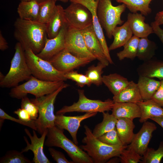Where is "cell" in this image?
Here are the masks:
<instances>
[{"label": "cell", "instance_id": "30", "mask_svg": "<svg viewBox=\"0 0 163 163\" xmlns=\"http://www.w3.org/2000/svg\"><path fill=\"white\" fill-rule=\"evenodd\" d=\"M156 43L148 38H140L137 49L136 57L140 60L146 61L152 58L157 49Z\"/></svg>", "mask_w": 163, "mask_h": 163}, {"label": "cell", "instance_id": "5", "mask_svg": "<svg viewBox=\"0 0 163 163\" xmlns=\"http://www.w3.org/2000/svg\"><path fill=\"white\" fill-rule=\"evenodd\" d=\"M15 53L11 60L9 70L4 78L0 81L2 88H14L20 82L27 81L32 75L26 60L25 50L21 44L17 43Z\"/></svg>", "mask_w": 163, "mask_h": 163}, {"label": "cell", "instance_id": "17", "mask_svg": "<svg viewBox=\"0 0 163 163\" xmlns=\"http://www.w3.org/2000/svg\"><path fill=\"white\" fill-rule=\"evenodd\" d=\"M69 26L67 23L62 27L55 37L46 39L42 50L36 55L39 57L48 61L54 56L65 48V37Z\"/></svg>", "mask_w": 163, "mask_h": 163}, {"label": "cell", "instance_id": "52", "mask_svg": "<svg viewBox=\"0 0 163 163\" xmlns=\"http://www.w3.org/2000/svg\"><path fill=\"white\" fill-rule=\"evenodd\" d=\"M56 2L57 1H60L64 2H68L69 0H54Z\"/></svg>", "mask_w": 163, "mask_h": 163}, {"label": "cell", "instance_id": "37", "mask_svg": "<svg viewBox=\"0 0 163 163\" xmlns=\"http://www.w3.org/2000/svg\"><path fill=\"white\" fill-rule=\"evenodd\" d=\"M32 161L25 157L21 151L11 150L7 152L0 158L1 163H31Z\"/></svg>", "mask_w": 163, "mask_h": 163}, {"label": "cell", "instance_id": "12", "mask_svg": "<svg viewBox=\"0 0 163 163\" xmlns=\"http://www.w3.org/2000/svg\"><path fill=\"white\" fill-rule=\"evenodd\" d=\"M49 61L58 71L66 73L84 66L91 61L77 57L65 48L54 56Z\"/></svg>", "mask_w": 163, "mask_h": 163}, {"label": "cell", "instance_id": "6", "mask_svg": "<svg viewBox=\"0 0 163 163\" xmlns=\"http://www.w3.org/2000/svg\"><path fill=\"white\" fill-rule=\"evenodd\" d=\"M27 63L32 75L44 81L64 82L67 79L65 73L57 70L48 61L38 57L30 49L25 50Z\"/></svg>", "mask_w": 163, "mask_h": 163}, {"label": "cell", "instance_id": "15", "mask_svg": "<svg viewBox=\"0 0 163 163\" xmlns=\"http://www.w3.org/2000/svg\"><path fill=\"white\" fill-rule=\"evenodd\" d=\"M97 113H86L79 116H67L63 114L56 115L55 120V126L58 128L68 131L72 138L73 141L76 145L78 142L77 133L83 120L95 116Z\"/></svg>", "mask_w": 163, "mask_h": 163}, {"label": "cell", "instance_id": "49", "mask_svg": "<svg viewBox=\"0 0 163 163\" xmlns=\"http://www.w3.org/2000/svg\"><path fill=\"white\" fill-rule=\"evenodd\" d=\"M151 119L157 123L163 128V117H154Z\"/></svg>", "mask_w": 163, "mask_h": 163}, {"label": "cell", "instance_id": "32", "mask_svg": "<svg viewBox=\"0 0 163 163\" xmlns=\"http://www.w3.org/2000/svg\"><path fill=\"white\" fill-rule=\"evenodd\" d=\"M118 3L124 4L132 13L139 11L142 14L147 16L152 11L149 7L153 0H116Z\"/></svg>", "mask_w": 163, "mask_h": 163}, {"label": "cell", "instance_id": "26", "mask_svg": "<svg viewBox=\"0 0 163 163\" xmlns=\"http://www.w3.org/2000/svg\"><path fill=\"white\" fill-rule=\"evenodd\" d=\"M135 127L133 120L124 118L117 119L116 128L123 145H127L132 142L135 134L133 130Z\"/></svg>", "mask_w": 163, "mask_h": 163}, {"label": "cell", "instance_id": "11", "mask_svg": "<svg viewBox=\"0 0 163 163\" xmlns=\"http://www.w3.org/2000/svg\"><path fill=\"white\" fill-rule=\"evenodd\" d=\"M65 49L77 57L91 61L96 59L87 48L81 30L68 27L65 37Z\"/></svg>", "mask_w": 163, "mask_h": 163}, {"label": "cell", "instance_id": "44", "mask_svg": "<svg viewBox=\"0 0 163 163\" xmlns=\"http://www.w3.org/2000/svg\"><path fill=\"white\" fill-rule=\"evenodd\" d=\"M151 99L160 106L163 107V79L161 80L159 87Z\"/></svg>", "mask_w": 163, "mask_h": 163}, {"label": "cell", "instance_id": "53", "mask_svg": "<svg viewBox=\"0 0 163 163\" xmlns=\"http://www.w3.org/2000/svg\"></svg>", "mask_w": 163, "mask_h": 163}, {"label": "cell", "instance_id": "34", "mask_svg": "<svg viewBox=\"0 0 163 163\" xmlns=\"http://www.w3.org/2000/svg\"><path fill=\"white\" fill-rule=\"evenodd\" d=\"M54 0H46L39 3L37 21L42 24L48 23L53 15L56 7Z\"/></svg>", "mask_w": 163, "mask_h": 163}, {"label": "cell", "instance_id": "29", "mask_svg": "<svg viewBox=\"0 0 163 163\" xmlns=\"http://www.w3.org/2000/svg\"><path fill=\"white\" fill-rule=\"evenodd\" d=\"M40 5L35 1L20 2L17 8L19 18L21 19L37 21Z\"/></svg>", "mask_w": 163, "mask_h": 163}, {"label": "cell", "instance_id": "1", "mask_svg": "<svg viewBox=\"0 0 163 163\" xmlns=\"http://www.w3.org/2000/svg\"><path fill=\"white\" fill-rule=\"evenodd\" d=\"M14 26V36L25 50L30 49L36 54L40 52L48 38L46 24L18 18Z\"/></svg>", "mask_w": 163, "mask_h": 163}, {"label": "cell", "instance_id": "50", "mask_svg": "<svg viewBox=\"0 0 163 163\" xmlns=\"http://www.w3.org/2000/svg\"><path fill=\"white\" fill-rule=\"evenodd\" d=\"M20 1V2L22 1H35L38 2L39 3H41L43 2H44L46 0H18Z\"/></svg>", "mask_w": 163, "mask_h": 163}, {"label": "cell", "instance_id": "38", "mask_svg": "<svg viewBox=\"0 0 163 163\" xmlns=\"http://www.w3.org/2000/svg\"><path fill=\"white\" fill-rule=\"evenodd\" d=\"M119 158L121 163H138L141 162L142 156L133 150L126 148L123 150Z\"/></svg>", "mask_w": 163, "mask_h": 163}, {"label": "cell", "instance_id": "31", "mask_svg": "<svg viewBox=\"0 0 163 163\" xmlns=\"http://www.w3.org/2000/svg\"><path fill=\"white\" fill-rule=\"evenodd\" d=\"M102 113V121L95 126L92 132L93 135L97 138L115 128L117 121V119L112 114L108 112Z\"/></svg>", "mask_w": 163, "mask_h": 163}, {"label": "cell", "instance_id": "8", "mask_svg": "<svg viewBox=\"0 0 163 163\" xmlns=\"http://www.w3.org/2000/svg\"><path fill=\"white\" fill-rule=\"evenodd\" d=\"M63 81L49 82L38 79L32 75L25 83L12 88L9 93L13 98L21 99L31 94L38 97L50 94L59 88Z\"/></svg>", "mask_w": 163, "mask_h": 163}, {"label": "cell", "instance_id": "19", "mask_svg": "<svg viewBox=\"0 0 163 163\" xmlns=\"http://www.w3.org/2000/svg\"><path fill=\"white\" fill-rule=\"evenodd\" d=\"M145 18L141 13H129L127 21L133 35L139 38L148 37L154 33L152 26L145 22Z\"/></svg>", "mask_w": 163, "mask_h": 163}, {"label": "cell", "instance_id": "10", "mask_svg": "<svg viewBox=\"0 0 163 163\" xmlns=\"http://www.w3.org/2000/svg\"><path fill=\"white\" fill-rule=\"evenodd\" d=\"M64 12L69 27L81 30L93 24L91 12L87 8L81 4L71 2L64 9Z\"/></svg>", "mask_w": 163, "mask_h": 163}, {"label": "cell", "instance_id": "33", "mask_svg": "<svg viewBox=\"0 0 163 163\" xmlns=\"http://www.w3.org/2000/svg\"><path fill=\"white\" fill-rule=\"evenodd\" d=\"M139 39V37L133 36L123 46V49L117 53L119 60H122L125 58L133 60L136 57Z\"/></svg>", "mask_w": 163, "mask_h": 163}, {"label": "cell", "instance_id": "16", "mask_svg": "<svg viewBox=\"0 0 163 163\" xmlns=\"http://www.w3.org/2000/svg\"><path fill=\"white\" fill-rule=\"evenodd\" d=\"M100 0H69L71 2H75L85 6L90 11L92 17L93 25L95 32L98 37L103 48L105 56L111 64L113 62L110 54L106 40L104 36L103 28L99 21L97 14V5Z\"/></svg>", "mask_w": 163, "mask_h": 163}, {"label": "cell", "instance_id": "35", "mask_svg": "<svg viewBox=\"0 0 163 163\" xmlns=\"http://www.w3.org/2000/svg\"><path fill=\"white\" fill-rule=\"evenodd\" d=\"M107 66L99 62L96 66L94 65L89 67L85 73L92 83L99 86L103 83V69Z\"/></svg>", "mask_w": 163, "mask_h": 163}, {"label": "cell", "instance_id": "9", "mask_svg": "<svg viewBox=\"0 0 163 163\" xmlns=\"http://www.w3.org/2000/svg\"><path fill=\"white\" fill-rule=\"evenodd\" d=\"M79 98L76 102L70 106H64L57 111L56 115L64 114L66 113L76 112L86 113H103L111 110L114 105L113 100L108 99L104 101L92 100L85 95L83 90H78Z\"/></svg>", "mask_w": 163, "mask_h": 163}, {"label": "cell", "instance_id": "28", "mask_svg": "<svg viewBox=\"0 0 163 163\" xmlns=\"http://www.w3.org/2000/svg\"><path fill=\"white\" fill-rule=\"evenodd\" d=\"M102 81L113 96L119 94L129 82L127 78L116 73L103 76Z\"/></svg>", "mask_w": 163, "mask_h": 163}, {"label": "cell", "instance_id": "46", "mask_svg": "<svg viewBox=\"0 0 163 163\" xmlns=\"http://www.w3.org/2000/svg\"><path fill=\"white\" fill-rule=\"evenodd\" d=\"M151 26L153 29L154 33L158 37L163 44V29L155 21L151 23Z\"/></svg>", "mask_w": 163, "mask_h": 163}, {"label": "cell", "instance_id": "27", "mask_svg": "<svg viewBox=\"0 0 163 163\" xmlns=\"http://www.w3.org/2000/svg\"><path fill=\"white\" fill-rule=\"evenodd\" d=\"M143 101L151 99L160 85V81L143 76H139L137 83Z\"/></svg>", "mask_w": 163, "mask_h": 163}, {"label": "cell", "instance_id": "36", "mask_svg": "<svg viewBox=\"0 0 163 163\" xmlns=\"http://www.w3.org/2000/svg\"><path fill=\"white\" fill-rule=\"evenodd\" d=\"M163 158V141L160 142L158 149L156 150L148 147L142 156L141 163H160Z\"/></svg>", "mask_w": 163, "mask_h": 163}, {"label": "cell", "instance_id": "43", "mask_svg": "<svg viewBox=\"0 0 163 163\" xmlns=\"http://www.w3.org/2000/svg\"><path fill=\"white\" fill-rule=\"evenodd\" d=\"M50 155L53 160L58 163H73L72 161H68L64 155L60 152L51 147L48 149Z\"/></svg>", "mask_w": 163, "mask_h": 163}, {"label": "cell", "instance_id": "3", "mask_svg": "<svg viewBox=\"0 0 163 163\" xmlns=\"http://www.w3.org/2000/svg\"><path fill=\"white\" fill-rule=\"evenodd\" d=\"M64 129L55 126L47 129L44 145L48 147L60 148L67 153L73 163H94L87 153L63 133Z\"/></svg>", "mask_w": 163, "mask_h": 163}, {"label": "cell", "instance_id": "25", "mask_svg": "<svg viewBox=\"0 0 163 163\" xmlns=\"http://www.w3.org/2000/svg\"><path fill=\"white\" fill-rule=\"evenodd\" d=\"M137 104L141 111L139 120L140 123H143L154 117H163V108L152 100L143 101Z\"/></svg>", "mask_w": 163, "mask_h": 163}, {"label": "cell", "instance_id": "47", "mask_svg": "<svg viewBox=\"0 0 163 163\" xmlns=\"http://www.w3.org/2000/svg\"><path fill=\"white\" fill-rule=\"evenodd\" d=\"M8 47V43L3 37L2 31H0V50L1 51H4Z\"/></svg>", "mask_w": 163, "mask_h": 163}, {"label": "cell", "instance_id": "45", "mask_svg": "<svg viewBox=\"0 0 163 163\" xmlns=\"http://www.w3.org/2000/svg\"><path fill=\"white\" fill-rule=\"evenodd\" d=\"M14 113L18 115L19 119L23 121L30 122L33 120L31 119L28 112L24 109L21 108L18 109Z\"/></svg>", "mask_w": 163, "mask_h": 163}, {"label": "cell", "instance_id": "20", "mask_svg": "<svg viewBox=\"0 0 163 163\" xmlns=\"http://www.w3.org/2000/svg\"><path fill=\"white\" fill-rule=\"evenodd\" d=\"M111 110V114L117 119L124 118L133 120L141 115L140 108L135 103H114Z\"/></svg>", "mask_w": 163, "mask_h": 163}, {"label": "cell", "instance_id": "22", "mask_svg": "<svg viewBox=\"0 0 163 163\" xmlns=\"http://www.w3.org/2000/svg\"><path fill=\"white\" fill-rule=\"evenodd\" d=\"M66 23L64 9L60 5H56L53 15L49 22L46 24L48 38L51 39L56 37L63 26Z\"/></svg>", "mask_w": 163, "mask_h": 163}, {"label": "cell", "instance_id": "7", "mask_svg": "<svg viewBox=\"0 0 163 163\" xmlns=\"http://www.w3.org/2000/svg\"><path fill=\"white\" fill-rule=\"evenodd\" d=\"M126 7L122 3L117 6L112 4L111 0H100L97 12L99 23L106 33L107 37L111 39L114 28L118 25H121L124 21L121 19L122 14Z\"/></svg>", "mask_w": 163, "mask_h": 163}, {"label": "cell", "instance_id": "42", "mask_svg": "<svg viewBox=\"0 0 163 163\" xmlns=\"http://www.w3.org/2000/svg\"><path fill=\"white\" fill-rule=\"evenodd\" d=\"M0 121L5 119L9 120L28 126L33 129L37 131V128L35 124L34 120H33L32 121L30 122L23 121L19 119H17L10 116L1 108H0Z\"/></svg>", "mask_w": 163, "mask_h": 163}, {"label": "cell", "instance_id": "48", "mask_svg": "<svg viewBox=\"0 0 163 163\" xmlns=\"http://www.w3.org/2000/svg\"><path fill=\"white\" fill-rule=\"evenodd\" d=\"M155 20V22L158 25L163 24V10L156 13Z\"/></svg>", "mask_w": 163, "mask_h": 163}, {"label": "cell", "instance_id": "21", "mask_svg": "<svg viewBox=\"0 0 163 163\" xmlns=\"http://www.w3.org/2000/svg\"><path fill=\"white\" fill-rule=\"evenodd\" d=\"M139 76L163 79V61L153 59L144 61L137 69Z\"/></svg>", "mask_w": 163, "mask_h": 163}, {"label": "cell", "instance_id": "39", "mask_svg": "<svg viewBox=\"0 0 163 163\" xmlns=\"http://www.w3.org/2000/svg\"><path fill=\"white\" fill-rule=\"evenodd\" d=\"M97 138L102 142L110 145L124 146L123 145L119 137L116 128Z\"/></svg>", "mask_w": 163, "mask_h": 163}, {"label": "cell", "instance_id": "14", "mask_svg": "<svg viewBox=\"0 0 163 163\" xmlns=\"http://www.w3.org/2000/svg\"><path fill=\"white\" fill-rule=\"evenodd\" d=\"M35 131L33 129L32 136L28 129H24L25 133L30 140L31 143H30L27 137L24 136L27 146L22 150L21 152L23 153L29 150L32 151L34 155L33 161L35 163H50L51 162L45 155L43 151V146L46 136L47 129L43 133L40 138L37 136Z\"/></svg>", "mask_w": 163, "mask_h": 163}, {"label": "cell", "instance_id": "51", "mask_svg": "<svg viewBox=\"0 0 163 163\" xmlns=\"http://www.w3.org/2000/svg\"><path fill=\"white\" fill-rule=\"evenodd\" d=\"M5 75H4L2 73L0 72V81L2 80L4 78Z\"/></svg>", "mask_w": 163, "mask_h": 163}, {"label": "cell", "instance_id": "13", "mask_svg": "<svg viewBox=\"0 0 163 163\" xmlns=\"http://www.w3.org/2000/svg\"><path fill=\"white\" fill-rule=\"evenodd\" d=\"M139 131L135 134L131 143L126 148L133 150L142 156L148 148V145L152 138L153 133L157 129L155 123L148 121L143 123Z\"/></svg>", "mask_w": 163, "mask_h": 163}, {"label": "cell", "instance_id": "4", "mask_svg": "<svg viewBox=\"0 0 163 163\" xmlns=\"http://www.w3.org/2000/svg\"><path fill=\"white\" fill-rule=\"evenodd\" d=\"M64 83L52 93L42 96L30 99L37 107L38 117L34 120L37 131L42 135L47 129L54 126L56 115L54 114V104L58 94L69 86Z\"/></svg>", "mask_w": 163, "mask_h": 163}, {"label": "cell", "instance_id": "40", "mask_svg": "<svg viewBox=\"0 0 163 163\" xmlns=\"http://www.w3.org/2000/svg\"><path fill=\"white\" fill-rule=\"evenodd\" d=\"M67 79H71L76 83L78 86L82 87L85 85L90 86L92 84L89 78L85 75L78 73L77 71H72L65 73Z\"/></svg>", "mask_w": 163, "mask_h": 163}, {"label": "cell", "instance_id": "24", "mask_svg": "<svg viewBox=\"0 0 163 163\" xmlns=\"http://www.w3.org/2000/svg\"><path fill=\"white\" fill-rule=\"evenodd\" d=\"M133 34L127 21L120 26L116 27L112 33L114 39L109 47V51L123 46L133 36Z\"/></svg>", "mask_w": 163, "mask_h": 163}, {"label": "cell", "instance_id": "18", "mask_svg": "<svg viewBox=\"0 0 163 163\" xmlns=\"http://www.w3.org/2000/svg\"><path fill=\"white\" fill-rule=\"evenodd\" d=\"M81 30L86 46L89 51L99 62L107 66H108L109 62L105 56L93 24Z\"/></svg>", "mask_w": 163, "mask_h": 163}, {"label": "cell", "instance_id": "2", "mask_svg": "<svg viewBox=\"0 0 163 163\" xmlns=\"http://www.w3.org/2000/svg\"><path fill=\"white\" fill-rule=\"evenodd\" d=\"M85 136L82 140L84 144L80 147L92 158L94 163H104L110 159L119 157L123 150L127 145H111L105 143L93 135L92 132L86 125H85Z\"/></svg>", "mask_w": 163, "mask_h": 163}, {"label": "cell", "instance_id": "41", "mask_svg": "<svg viewBox=\"0 0 163 163\" xmlns=\"http://www.w3.org/2000/svg\"><path fill=\"white\" fill-rule=\"evenodd\" d=\"M21 108L26 110L29 113L31 119L36 120L38 117V110L37 106L27 96L21 99Z\"/></svg>", "mask_w": 163, "mask_h": 163}, {"label": "cell", "instance_id": "23", "mask_svg": "<svg viewBox=\"0 0 163 163\" xmlns=\"http://www.w3.org/2000/svg\"><path fill=\"white\" fill-rule=\"evenodd\" d=\"M114 103H137L143 101L137 84L133 81H129L128 85L117 94L113 96Z\"/></svg>", "mask_w": 163, "mask_h": 163}]
</instances>
